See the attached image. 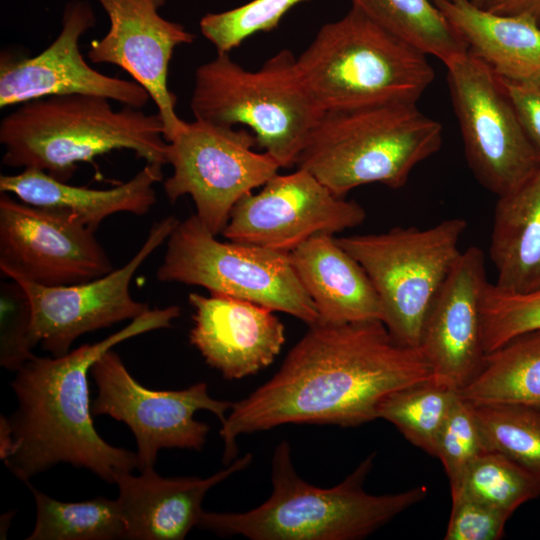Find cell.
I'll list each match as a JSON object with an SVG mask.
<instances>
[{
	"instance_id": "6da1fadb",
	"label": "cell",
	"mask_w": 540,
	"mask_h": 540,
	"mask_svg": "<svg viewBox=\"0 0 540 540\" xmlns=\"http://www.w3.org/2000/svg\"><path fill=\"white\" fill-rule=\"evenodd\" d=\"M429 379L420 348L396 342L380 320L309 326L273 377L232 403L219 430L223 463L240 435L290 423L359 426L378 418L387 396Z\"/></svg>"
},
{
	"instance_id": "7a4b0ae2",
	"label": "cell",
	"mask_w": 540,
	"mask_h": 540,
	"mask_svg": "<svg viewBox=\"0 0 540 540\" xmlns=\"http://www.w3.org/2000/svg\"><path fill=\"white\" fill-rule=\"evenodd\" d=\"M180 314L175 305L148 309L97 343L59 357L34 355L26 361L11 382L18 402L8 418L15 448L5 463L12 473L27 482L58 463H68L114 483L118 472L137 468L136 453L110 445L97 433L88 373L107 350L143 333L170 328Z\"/></svg>"
},
{
	"instance_id": "3957f363",
	"label": "cell",
	"mask_w": 540,
	"mask_h": 540,
	"mask_svg": "<svg viewBox=\"0 0 540 540\" xmlns=\"http://www.w3.org/2000/svg\"><path fill=\"white\" fill-rule=\"evenodd\" d=\"M375 453L366 457L339 484L322 488L302 479L292 462L287 441L272 457V493L246 512L202 511L197 528L219 536L240 535L251 540H358L423 501L425 485L374 495L364 490Z\"/></svg>"
},
{
	"instance_id": "277c9868",
	"label": "cell",
	"mask_w": 540,
	"mask_h": 540,
	"mask_svg": "<svg viewBox=\"0 0 540 540\" xmlns=\"http://www.w3.org/2000/svg\"><path fill=\"white\" fill-rule=\"evenodd\" d=\"M2 162L13 168H36L67 182L81 162H93L113 150L134 151L146 163L167 164L168 142L158 113L109 99L61 95L20 104L0 123Z\"/></svg>"
},
{
	"instance_id": "5b68a950",
	"label": "cell",
	"mask_w": 540,
	"mask_h": 540,
	"mask_svg": "<svg viewBox=\"0 0 540 540\" xmlns=\"http://www.w3.org/2000/svg\"><path fill=\"white\" fill-rule=\"evenodd\" d=\"M442 139L441 124L414 102L324 110L295 167L341 197L372 183L399 189L418 164L440 150Z\"/></svg>"
},
{
	"instance_id": "8992f818",
	"label": "cell",
	"mask_w": 540,
	"mask_h": 540,
	"mask_svg": "<svg viewBox=\"0 0 540 540\" xmlns=\"http://www.w3.org/2000/svg\"><path fill=\"white\" fill-rule=\"evenodd\" d=\"M296 62L323 111L417 103L435 77L428 55L354 7L341 19L324 24Z\"/></svg>"
},
{
	"instance_id": "52a82bcc",
	"label": "cell",
	"mask_w": 540,
	"mask_h": 540,
	"mask_svg": "<svg viewBox=\"0 0 540 540\" xmlns=\"http://www.w3.org/2000/svg\"><path fill=\"white\" fill-rule=\"evenodd\" d=\"M287 49L258 70L236 63L229 53L196 69L191 109L195 119L215 125H245L257 147L280 166H296L300 152L323 110L299 73Z\"/></svg>"
},
{
	"instance_id": "ba28073f",
	"label": "cell",
	"mask_w": 540,
	"mask_h": 540,
	"mask_svg": "<svg viewBox=\"0 0 540 540\" xmlns=\"http://www.w3.org/2000/svg\"><path fill=\"white\" fill-rule=\"evenodd\" d=\"M463 218L428 228L394 227L336 238L365 270L377 293L381 321L399 344L419 347L428 312L458 259Z\"/></svg>"
},
{
	"instance_id": "9c48e42d",
	"label": "cell",
	"mask_w": 540,
	"mask_h": 540,
	"mask_svg": "<svg viewBox=\"0 0 540 540\" xmlns=\"http://www.w3.org/2000/svg\"><path fill=\"white\" fill-rule=\"evenodd\" d=\"M156 277L201 286L287 313L308 326L317 310L299 281L289 253L239 242H222L194 214L179 221L167 239Z\"/></svg>"
},
{
	"instance_id": "30bf717a",
	"label": "cell",
	"mask_w": 540,
	"mask_h": 540,
	"mask_svg": "<svg viewBox=\"0 0 540 540\" xmlns=\"http://www.w3.org/2000/svg\"><path fill=\"white\" fill-rule=\"evenodd\" d=\"M254 134L244 128L195 119L168 141L172 175L163 181L171 203L189 195L195 215L214 235L221 234L235 204L278 173L279 164L257 152Z\"/></svg>"
},
{
	"instance_id": "8fae6325",
	"label": "cell",
	"mask_w": 540,
	"mask_h": 540,
	"mask_svg": "<svg viewBox=\"0 0 540 540\" xmlns=\"http://www.w3.org/2000/svg\"><path fill=\"white\" fill-rule=\"evenodd\" d=\"M444 65L470 169L497 197L515 190L534 174L540 157L501 78L469 51Z\"/></svg>"
},
{
	"instance_id": "7c38bea8",
	"label": "cell",
	"mask_w": 540,
	"mask_h": 540,
	"mask_svg": "<svg viewBox=\"0 0 540 540\" xmlns=\"http://www.w3.org/2000/svg\"><path fill=\"white\" fill-rule=\"evenodd\" d=\"M90 373L97 387L91 403L93 416L108 415L130 428L136 439L140 472L154 468L163 448L202 449L209 426L196 420L194 414L207 410L222 423L233 403L211 397L204 382L182 390L145 388L112 349L99 357Z\"/></svg>"
},
{
	"instance_id": "4fadbf2b",
	"label": "cell",
	"mask_w": 540,
	"mask_h": 540,
	"mask_svg": "<svg viewBox=\"0 0 540 540\" xmlns=\"http://www.w3.org/2000/svg\"><path fill=\"white\" fill-rule=\"evenodd\" d=\"M179 220L168 216L155 222L137 253L122 267L106 275L66 286H44L27 280H12L24 290L31 311L30 344L54 357L69 352L81 335L133 320L149 309L130 292L133 276L158 249Z\"/></svg>"
},
{
	"instance_id": "5bb4252c",
	"label": "cell",
	"mask_w": 540,
	"mask_h": 540,
	"mask_svg": "<svg viewBox=\"0 0 540 540\" xmlns=\"http://www.w3.org/2000/svg\"><path fill=\"white\" fill-rule=\"evenodd\" d=\"M94 232L71 217L1 193V272L11 280L44 286L73 285L102 277L113 265Z\"/></svg>"
},
{
	"instance_id": "9a60e30c",
	"label": "cell",
	"mask_w": 540,
	"mask_h": 540,
	"mask_svg": "<svg viewBox=\"0 0 540 540\" xmlns=\"http://www.w3.org/2000/svg\"><path fill=\"white\" fill-rule=\"evenodd\" d=\"M364 208L333 193L306 170L275 174L257 193L241 198L221 233L233 242L289 253L318 234L360 225Z\"/></svg>"
},
{
	"instance_id": "2e32d148",
	"label": "cell",
	"mask_w": 540,
	"mask_h": 540,
	"mask_svg": "<svg viewBox=\"0 0 540 540\" xmlns=\"http://www.w3.org/2000/svg\"><path fill=\"white\" fill-rule=\"evenodd\" d=\"M95 21L89 4L70 2L64 10L59 35L41 53L33 57L2 53L0 107L75 94L104 97L139 109L145 106L151 98L142 85L102 74L82 56L79 40Z\"/></svg>"
},
{
	"instance_id": "e0dca14e",
	"label": "cell",
	"mask_w": 540,
	"mask_h": 540,
	"mask_svg": "<svg viewBox=\"0 0 540 540\" xmlns=\"http://www.w3.org/2000/svg\"><path fill=\"white\" fill-rule=\"evenodd\" d=\"M97 1L110 27L101 39L91 42L89 59L120 67L147 90L170 141L186 122L177 115V98L168 87L169 63L175 48L192 43L194 34L159 14L166 0Z\"/></svg>"
},
{
	"instance_id": "ac0fdd59",
	"label": "cell",
	"mask_w": 540,
	"mask_h": 540,
	"mask_svg": "<svg viewBox=\"0 0 540 540\" xmlns=\"http://www.w3.org/2000/svg\"><path fill=\"white\" fill-rule=\"evenodd\" d=\"M489 281L483 251H461L426 317L419 348L432 379L456 392L479 369L485 355L482 299Z\"/></svg>"
},
{
	"instance_id": "d6986e66",
	"label": "cell",
	"mask_w": 540,
	"mask_h": 540,
	"mask_svg": "<svg viewBox=\"0 0 540 540\" xmlns=\"http://www.w3.org/2000/svg\"><path fill=\"white\" fill-rule=\"evenodd\" d=\"M194 309L190 343L225 379H241L269 366L285 342L274 311L247 300L190 293Z\"/></svg>"
},
{
	"instance_id": "ffe728a7",
	"label": "cell",
	"mask_w": 540,
	"mask_h": 540,
	"mask_svg": "<svg viewBox=\"0 0 540 540\" xmlns=\"http://www.w3.org/2000/svg\"><path fill=\"white\" fill-rule=\"evenodd\" d=\"M251 462L248 453L207 478H165L154 468L141 471L139 476L118 472L114 483L125 522L124 539L183 540L197 526L207 492Z\"/></svg>"
},
{
	"instance_id": "44dd1931",
	"label": "cell",
	"mask_w": 540,
	"mask_h": 540,
	"mask_svg": "<svg viewBox=\"0 0 540 540\" xmlns=\"http://www.w3.org/2000/svg\"><path fill=\"white\" fill-rule=\"evenodd\" d=\"M163 165L146 163L131 179L108 189L73 186L45 171L24 168L0 176V191L27 204L71 217L92 230L113 214L145 215L156 202L154 185L163 179Z\"/></svg>"
},
{
	"instance_id": "7402d4cb",
	"label": "cell",
	"mask_w": 540,
	"mask_h": 540,
	"mask_svg": "<svg viewBox=\"0 0 540 540\" xmlns=\"http://www.w3.org/2000/svg\"><path fill=\"white\" fill-rule=\"evenodd\" d=\"M289 257L317 310L318 323L381 321V306L372 282L334 235H315L289 252Z\"/></svg>"
},
{
	"instance_id": "603a6c76",
	"label": "cell",
	"mask_w": 540,
	"mask_h": 540,
	"mask_svg": "<svg viewBox=\"0 0 540 540\" xmlns=\"http://www.w3.org/2000/svg\"><path fill=\"white\" fill-rule=\"evenodd\" d=\"M468 51L500 78L540 79V24L487 11L471 0H433Z\"/></svg>"
},
{
	"instance_id": "cb8c5ba5",
	"label": "cell",
	"mask_w": 540,
	"mask_h": 540,
	"mask_svg": "<svg viewBox=\"0 0 540 540\" xmlns=\"http://www.w3.org/2000/svg\"><path fill=\"white\" fill-rule=\"evenodd\" d=\"M489 253L498 289H540V165L518 188L497 197Z\"/></svg>"
},
{
	"instance_id": "d4e9b609",
	"label": "cell",
	"mask_w": 540,
	"mask_h": 540,
	"mask_svg": "<svg viewBox=\"0 0 540 540\" xmlns=\"http://www.w3.org/2000/svg\"><path fill=\"white\" fill-rule=\"evenodd\" d=\"M457 394L471 404H515L540 409V330L522 334L484 355Z\"/></svg>"
},
{
	"instance_id": "484cf974",
	"label": "cell",
	"mask_w": 540,
	"mask_h": 540,
	"mask_svg": "<svg viewBox=\"0 0 540 540\" xmlns=\"http://www.w3.org/2000/svg\"><path fill=\"white\" fill-rule=\"evenodd\" d=\"M370 20L446 63L468 51L432 0H350Z\"/></svg>"
},
{
	"instance_id": "4316f807",
	"label": "cell",
	"mask_w": 540,
	"mask_h": 540,
	"mask_svg": "<svg viewBox=\"0 0 540 540\" xmlns=\"http://www.w3.org/2000/svg\"><path fill=\"white\" fill-rule=\"evenodd\" d=\"M26 483L36 504V522L27 540L124 539L125 522L117 499L97 496L64 502Z\"/></svg>"
},
{
	"instance_id": "83f0119b",
	"label": "cell",
	"mask_w": 540,
	"mask_h": 540,
	"mask_svg": "<svg viewBox=\"0 0 540 540\" xmlns=\"http://www.w3.org/2000/svg\"><path fill=\"white\" fill-rule=\"evenodd\" d=\"M457 392L433 379L397 390L379 405L378 418L392 423L414 446L435 457L442 427Z\"/></svg>"
},
{
	"instance_id": "f1b7e54d",
	"label": "cell",
	"mask_w": 540,
	"mask_h": 540,
	"mask_svg": "<svg viewBox=\"0 0 540 540\" xmlns=\"http://www.w3.org/2000/svg\"><path fill=\"white\" fill-rule=\"evenodd\" d=\"M465 495L513 514L540 497V481L507 456L493 450L480 454L466 470L451 497Z\"/></svg>"
},
{
	"instance_id": "f546056e",
	"label": "cell",
	"mask_w": 540,
	"mask_h": 540,
	"mask_svg": "<svg viewBox=\"0 0 540 540\" xmlns=\"http://www.w3.org/2000/svg\"><path fill=\"white\" fill-rule=\"evenodd\" d=\"M471 405L488 450L507 456L540 481V409L515 404Z\"/></svg>"
},
{
	"instance_id": "4dcf8cb0",
	"label": "cell",
	"mask_w": 540,
	"mask_h": 540,
	"mask_svg": "<svg viewBox=\"0 0 540 540\" xmlns=\"http://www.w3.org/2000/svg\"><path fill=\"white\" fill-rule=\"evenodd\" d=\"M485 354L522 334L540 330V289L511 293L488 283L482 307Z\"/></svg>"
},
{
	"instance_id": "1f68e13d",
	"label": "cell",
	"mask_w": 540,
	"mask_h": 540,
	"mask_svg": "<svg viewBox=\"0 0 540 540\" xmlns=\"http://www.w3.org/2000/svg\"><path fill=\"white\" fill-rule=\"evenodd\" d=\"M303 1L307 0H253L231 10L205 15L200 30L217 53H230L248 37L276 28L283 16Z\"/></svg>"
},
{
	"instance_id": "d6a6232c",
	"label": "cell",
	"mask_w": 540,
	"mask_h": 540,
	"mask_svg": "<svg viewBox=\"0 0 540 540\" xmlns=\"http://www.w3.org/2000/svg\"><path fill=\"white\" fill-rule=\"evenodd\" d=\"M485 451L488 448L472 405L457 394L435 452L448 477L450 491L458 487L471 463Z\"/></svg>"
},
{
	"instance_id": "836d02e7",
	"label": "cell",
	"mask_w": 540,
	"mask_h": 540,
	"mask_svg": "<svg viewBox=\"0 0 540 540\" xmlns=\"http://www.w3.org/2000/svg\"><path fill=\"white\" fill-rule=\"evenodd\" d=\"M14 284L2 287L0 363L5 369L17 371L34 356L31 352V311L22 287Z\"/></svg>"
},
{
	"instance_id": "e575fe53",
	"label": "cell",
	"mask_w": 540,
	"mask_h": 540,
	"mask_svg": "<svg viewBox=\"0 0 540 540\" xmlns=\"http://www.w3.org/2000/svg\"><path fill=\"white\" fill-rule=\"evenodd\" d=\"M451 499L445 540H498L503 537L512 514L465 495Z\"/></svg>"
},
{
	"instance_id": "d590c367",
	"label": "cell",
	"mask_w": 540,
	"mask_h": 540,
	"mask_svg": "<svg viewBox=\"0 0 540 540\" xmlns=\"http://www.w3.org/2000/svg\"><path fill=\"white\" fill-rule=\"evenodd\" d=\"M501 80L528 139L540 157V79Z\"/></svg>"
},
{
	"instance_id": "8d00e7d4",
	"label": "cell",
	"mask_w": 540,
	"mask_h": 540,
	"mask_svg": "<svg viewBox=\"0 0 540 540\" xmlns=\"http://www.w3.org/2000/svg\"><path fill=\"white\" fill-rule=\"evenodd\" d=\"M481 8L501 15H522L540 24V0H482Z\"/></svg>"
},
{
	"instance_id": "74e56055",
	"label": "cell",
	"mask_w": 540,
	"mask_h": 540,
	"mask_svg": "<svg viewBox=\"0 0 540 540\" xmlns=\"http://www.w3.org/2000/svg\"><path fill=\"white\" fill-rule=\"evenodd\" d=\"M0 432V458L5 462L13 454L15 442L9 420L3 416L0 418Z\"/></svg>"
},
{
	"instance_id": "f35d334b",
	"label": "cell",
	"mask_w": 540,
	"mask_h": 540,
	"mask_svg": "<svg viewBox=\"0 0 540 540\" xmlns=\"http://www.w3.org/2000/svg\"><path fill=\"white\" fill-rule=\"evenodd\" d=\"M433 1V0H432ZM472 2H474L475 4L477 5H480V3L482 2V0H471Z\"/></svg>"
}]
</instances>
